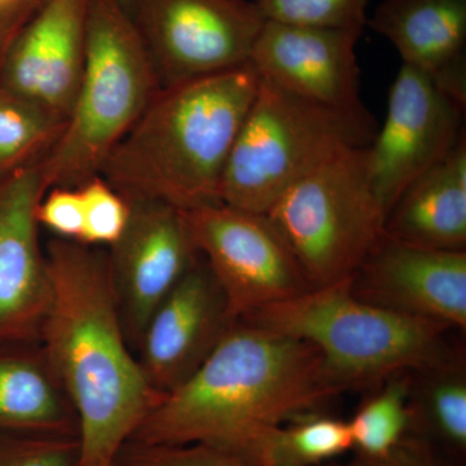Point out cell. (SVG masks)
<instances>
[{
  "label": "cell",
  "instance_id": "27",
  "mask_svg": "<svg viewBox=\"0 0 466 466\" xmlns=\"http://www.w3.org/2000/svg\"><path fill=\"white\" fill-rule=\"evenodd\" d=\"M118 460L126 466H253L232 453L205 444L147 446L128 441Z\"/></svg>",
  "mask_w": 466,
  "mask_h": 466
},
{
  "label": "cell",
  "instance_id": "32",
  "mask_svg": "<svg viewBox=\"0 0 466 466\" xmlns=\"http://www.w3.org/2000/svg\"><path fill=\"white\" fill-rule=\"evenodd\" d=\"M119 2H121L122 5H124L125 7L128 9V12L131 11V7H133L134 0H119Z\"/></svg>",
  "mask_w": 466,
  "mask_h": 466
},
{
  "label": "cell",
  "instance_id": "15",
  "mask_svg": "<svg viewBox=\"0 0 466 466\" xmlns=\"http://www.w3.org/2000/svg\"><path fill=\"white\" fill-rule=\"evenodd\" d=\"M91 0H48L9 46L0 87L66 124L84 75Z\"/></svg>",
  "mask_w": 466,
  "mask_h": 466
},
{
  "label": "cell",
  "instance_id": "18",
  "mask_svg": "<svg viewBox=\"0 0 466 466\" xmlns=\"http://www.w3.org/2000/svg\"><path fill=\"white\" fill-rule=\"evenodd\" d=\"M383 231L433 249L466 251V139L416 177L386 214Z\"/></svg>",
  "mask_w": 466,
  "mask_h": 466
},
{
  "label": "cell",
  "instance_id": "14",
  "mask_svg": "<svg viewBox=\"0 0 466 466\" xmlns=\"http://www.w3.org/2000/svg\"><path fill=\"white\" fill-rule=\"evenodd\" d=\"M45 193L39 162L0 177V346L39 341L50 306L36 220Z\"/></svg>",
  "mask_w": 466,
  "mask_h": 466
},
{
  "label": "cell",
  "instance_id": "26",
  "mask_svg": "<svg viewBox=\"0 0 466 466\" xmlns=\"http://www.w3.org/2000/svg\"><path fill=\"white\" fill-rule=\"evenodd\" d=\"M76 435L0 434V466H78Z\"/></svg>",
  "mask_w": 466,
  "mask_h": 466
},
{
  "label": "cell",
  "instance_id": "16",
  "mask_svg": "<svg viewBox=\"0 0 466 466\" xmlns=\"http://www.w3.org/2000/svg\"><path fill=\"white\" fill-rule=\"evenodd\" d=\"M361 30L323 29L266 21L249 64L263 79L329 108H366L357 45Z\"/></svg>",
  "mask_w": 466,
  "mask_h": 466
},
{
  "label": "cell",
  "instance_id": "10",
  "mask_svg": "<svg viewBox=\"0 0 466 466\" xmlns=\"http://www.w3.org/2000/svg\"><path fill=\"white\" fill-rule=\"evenodd\" d=\"M465 106L433 79L401 64L385 121L370 146V180L385 216L400 193L464 137Z\"/></svg>",
  "mask_w": 466,
  "mask_h": 466
},
{
  "label": "cell",
  "instance_id": "9",
  "mask_svg": "<svg viewBox=\"0 0 466 466\" xmlns=\"http://www.w3.org/2000/svg\"><path fill=\"white\" fill-rule=\"evenodd\" d=\"M198 249L225 293L233 320L312 289L265 213L220 204L186 211Z\"/></svg>",
  "mask_w": 466,
  "mask_h": 466
},
{
  "label": "cell",
  "instance_id": "17",
  "mask_svg": "<svg viewBox=\"0 0 466 466\" xmlns=\"http://www.w3.org/2000/svg\"><path fill=\"white\" fill-rule=\"evenodd\" d=\"M367 25L392 43L403 66L466 104V0H383Z\"/></svg>",
  "mask_w": 466,
  "mask_h": 466
},
{
  "label": "cell",
  "instance_id": "19",
  "mask_svg": "<svg viewBox=\"0 0 466 466\" xmlns=\"http://www.w3.org/2000/svg\"><path fill=\"white\" fill-rule=\"evenodd\" d=\"M0 434L78 437L75 410L41 341L0 346Z\"/></svg>",
  "mask_w": 466,
  "mask_h": 466
},
{
  "label": "cell",
  "instance_id": "11",
  "mask_svg": "<svg viewBox=\"0 0 466 466\" xmlns=\"http://www.w3.org/2000/svg\"><path fill=\"white\" fill-rule=\"evenodd\" d=\"M128 201L127 226L108 257L126 337L137 349L153 312L201 254L186 211L161 201Z\"/></svg>",
  "mask_w": 466,
  "mask_h": 466
},
{
  "label": "cell",
  "instance_id": "21",
  "mask_svg": "<svg viewBox=\"0 0 466 466\" xmlns=\"http://www.w3.org/2000/svg\"><path fill=\"white\" fill-rule=\"evenodd\" d=\"M352 449L349 422L309 415L274 429L259 444L253 466H321Z\"/></svg>",
  "mask_w": 466,
  "mask_h": 466
},
{
  "label": "cell",
  "instance_id": "33",
  "mask_svg": "<svg viewBox=\"0 0 466 466\" xmlns=\"http://www.w3.org/2000/svg\"><path fill=\"white\" fill-rule=\"evenodd\" d=\"M112 466H126L125 464H122L121 461H119V460H116V461L115 462V464H113Z\"/></svg>",
  "mask_w": 466,
  "mask_h": 466
},
{
  "label": "cell",
  "instance_id": "1",
  "mask_svg": "<svg viewBox=\"0 0 466 466\" xmlns=\"http://www.w3.org/2000/svg\"><path fill=\"white\" fill-rule=\"evenodd\" d=\"M39 341L78 420V466H112L162 400L130 350L108 251L54 238Z\"/></svg>",
  "mask_w": 466,
  "mask_h": 466
},
{
  "label": "cell",
  "instance_id": "12",
  "mask_svg": "<svg viewBox=\"0 0 466 466\" xmlns=\"http://www.w3.org/2000/svg\"><path fill=\"white\" fill-rule=\"evenodd\" d=\"M359 299L449 329L466 328V251L421 247L385 231L351 279Z\"/></svg>",
  "mask_w": 466,
  "mask_h": 466
},
{
  "label": "cell",
  "instance_id": "20",
  "mask_svg": "<svg viewBox=\"0 0 466 466\" xmlns=\"http://www.w3.org/2000/svg\"><path fill=\"white\" fill-rule=\"evenodd\" d=\"M412 428L441 441L447 449L466 450L465 360L453 351L449 358L410 373ZM428 438V440H429Z\"/></svg>",
  "mask_w": 466,
  "mask_h": 466
},
{
  "label": "cell",
  "instance_id": "22",
  "mask_svg": "<svg viewBox=\"0 0 466 466\" xmlns=\"http://www.w3.org/2000/svg\"><path fill=\"white\" fill-rule=\"evenodd\" d=\"M410 373L383 380L379 390L350 420L352 449L359 455L383 456L400 444L412 429Z\"/></svg>",
  "mask_w": 466,
  "mask_h": 466
},
{
  "label": "cell",
  "instance_id": "25",
  "mask_svg": "<svg viewBox=\"0 0 466 466\" xmlns=\"http://www.w3.org/2000/svg\"><path fill=\"white\" fill-rule=\"evenodd\" d=\"M84 202L85 229L82 244L110 248L118 241L130 218V201L95 175L78 187Z\"/></svg>",
  "mask_w": 466,
  "mask_h": 466
},
{
  "label": "cell",
  "instance_id": "4",
  "mask_svg": "<svg viewBox=\"0 0 466 466\" xmlns=\"http://www.w3.org/2000/svg\"><path fill=\"white\" fill-rule=\"evenodd\" d=\"M241 321L311 343L342 391L417 372L453 352L449 328L359 299L351 279L312 288Z\"/></svg>",
  "mask_w": 466,
  "mask_h": 466
},
{
  "label": "cell",
  "instance_id": "6",
  "mask_svg": "<svg viewBox=\"0 0 466 466\" xmlns=\"http://www.w3.org/2000/svg\"><path fill=\"white\" fill-rule=\"evenodd\" d=\"M377 130L367 108H329L260 76L227 162L222 202L266 214L303 177L345 153L370 147Z\"/></svg>",
  "mask_w": 466,
  "mask_h": 466
},
{
  "label": "cell",
  "instance_id": "3",
  "mask_svg": "<svg viewBox=\"0 0 466 466\" xmlns=\"http://www.w3.org/2000/svg\"><path fill=\"white\" fill-rule=\"evenodd\" d=\"M250 64L159 88L100 175L127 200L222 202L227 162L259 87Z\"/></svg>",
  "mask_w": 466,
  "mask_h": 466
},
{
  "label": "cell",
  "instance_id": "24",
  "mask_svg": "<svg viewBox=\"0 0 466 466\" xmlns=\"http://www.w3.org/2000/svg\"><path fill=\"white\" fill-rule=\"evenodd\" d=\"M370 0H254L266 21L323 29L367 26Z\"/></svg>",
  "mask_w": 466,
  "mask_h": 466
},
{
  "label": "cell",
  "instance_id": "13",
  "mask_svg": "<svg viewBox=\"0 0 466 466\" xmlns=\"http://www.w3.org/2000/svg\"><path fill=\"white\" fill-rule=\"evenodd\" d=\"M233 323L225 293L200 256L153 312L137 345L150 389L165 397L188 381Z\"/></svg>",
  "mask_w": 466,
  "mask_h": 466
},
{
  "label": "cell",
  "instance_id": "7",
  "mask_svg": "<svg viewBox=\"0 0 466 466\" xmlns=\"http://www.w3.org/2000/svg\"><path fill=\"white\" fill-rule=\"evenodd\" d=\"M266 216L312 288L350 280L385 226L370 180V147L345 153L303 177Z\"/></svg>",
  "mask_w": 466,
  "mask_h": 466
},
{
  "label": "cell",
  "instance_id": "2",
  "mask_svg": "<svg viewBox=\"0 0 466 466\" xmlns=\"http://www.w3.org/2000/svg\"><path fill=\"white\" fill-rule=\"evenodd\" d=\"M341 392L311 343L238 320L200 370L152 408L130 441L205 444L250 464L274 429L315 415Z\"/></svg>",
  "mask_w": 466,
  "mask_h": 466
},
{
  "label": "cell",
  "instance_id": "29",
  "mask_svg": "<svg viewBox=\"0 0 466 466\" xmlns=\"http://www.w3.org/2000/svg\"><path fill=\"white\" fill-rule=\"evenodd\" d=\"M334 466H444L421 435H406L390 452L383 456L359 455L351 461Z\"/></svg>",
  "mask_w": 466,
  "mask_h": 466
},
{
  "label": "cell",
  "instance_id": "23",
  "mask_svg": "<svg viewBox=\"0 0 466 466\" xmlns=\"http://www.w3.org/2000/svg\"><path fill=\"white\" fill-rule=\"evenodd\" d=\"M64 126L39 106L0 87V177L41 161Z\"/></svg>",
  "mask_w": 466,
  "mask_h": 466
},
{
  "label": "cell",
  "instance_id": "5",
  "mask_svg": "<svg viewBox=\"0 0 466 466\" xmlns=\"http://www.w3.org/2000/svg\"><path fill=\"white\" fill-rule=\"evenodd\" d=\"M161 86L133 16L119 0H91L87 55L72 112L39 161L46 191L78 188L101 168Z\"/></svg>",
  "mask_w": 466,
  "mask_h": 466
},
{
  "label": "cell",
  "instance_id": "30",
  "mask_svg": "<svg viewBox=\"0 0 466 466\" xmlns=\"http://www.w3.org/2000/svg\"><path fill=\"white\" fill-rule=\"evenodd\" d=\"M48 0H0V16L26 24Z\"/></svg>",
  "mask_w": 466,
  "mask_h": 466
},
{
  "label": "cell",
  "instance_id": "28",
  "mask_svg": "<svg viewBox=\"0 0 466 466\" xmlns=\"http://www.w3.org/2000/svg\"><path fill=\"white\" fill-rule=\"evenodd\" d=\"M39 227L54 238L81 242L84 238V202L78 188L55 187L47 189L36 208Z\"/></svg>",
  "mask_w": 466,
  "mask_h": 466
},
{
  "label": "cell",
  "instance_id": "8",
  "mask_svg": "<svg viewBox=\"0 0 466 466\" xmlns=\"http://www.w3.org/2000/svg\"><path fill=\"white\" fill-rule=\"evenodd\" d=\"M130 14L161 87L247 66L266 23L249 0H134Z\"/></svg>",
  "mask_w": 466,
  "mask_h": 466
},
{
  "label": "cell",
  "instance_id": "31",
  "mask_svg": "<svg viewBox=\"0 0 466 466\" xmlns=\"http://www.w3.org/2000/svg\"><path fill=\"white\" fill-rule=\"evenodd\" d=\"M25 24L17 23L11 18L0 16V73H2L3 64L14 39L16 38L18 32L23 29Z\"/></svg>",
  "mask_w": 466,
  "mask_h": 466
}]
</instances>
